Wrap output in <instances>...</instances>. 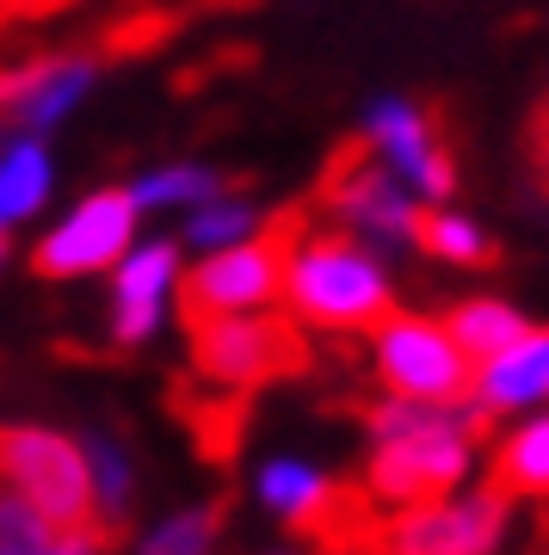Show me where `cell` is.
<instances>
[{"instance_id": "obj_1", "label": "cell", "mask_w": 549, "mask_h": 555, "mask_svg": "<svg viewBox=\"0 0 549 555\" xmlns=\"http://www.w3.org/2000/svg\"><path fill=\"white\" fill-rule=\"evenodd\" d=\"M482 433L488 414L475 401H408V396H383L365 414V494L376 506H426L438 494L470 488L475 456H482Z\"/></svg>"}, {"instance_id": "obj_2", "label": "cell", "mask_w": 549, "mask_h": 555, "mask_svg": "<svg viewBox=\"0 0 549 555\" xmlns=\"http://www.w3.org/2000/svg\"><path fill=\"white\" fill-rule=\"evenodd\" d=\"M284 309L321 334H371L383 315H395L390 266L353 229H303L284 272Z\"/></svg>"}, {"instance_id": "obj_3", "label": "cell", "mask_w": 549, "mask_h": 555, "mask_svg": "<svg viewBox=\"0 0 549 555\" xmlns=\"http://www.w3.org/2000/svg\"><path fill=\"white\" fill-rule=\"evenodd\" d=\"M192 327V371L210 389H266L309 364L303 321L278 309H247V315H204Z\"/></svg>"}, {"instance_id": "obj_4", "label": "cell", "mask_w": 549, "mask_h": 555, "mask_svg": "<svg viewBox=\"0 0 549 555\" xmlns=\"http://www.w3.org/2000/svg\"><path fill=\"white\" fill-rule=\"evenodd\" d=\"M296 235H303V217H296V210H284V217H272L259 235L204 254L192 272H186V284H179L186 321L247 315V309H278V302H284V272H291Z\"/></svg>"}, {"instance_id": "obj_5", "label": "cell", "mask_w": 549, "mask_h": 555, "mask_svg": "<svg viewBox=\"0 0 549 555\" xmlns=\"http://www.w3.org/2000/svg\"><path fill=\"white\" fill-rule=\"evenodd\" d=\"M371 371L383 396L408 401H470L475 358L457 346V334L432 315H383L371 327Z\"/></svg>"}, {"instance_id": "obj_6", "label": "cell", "mask_w": 549, "mask_h": 555, "mask_svg": "<svg viewBox=\"0 0 549 555\" xmlns=\"http://www.w3.org/2000/svg\"><path fill=\"white\" fill-rule=\"evenodd\" d=\"M0 481L68 531L93 525V469H87L80 433H56L38 420L0 426Z\"/></svg>"}, {"instance_id": "obj_7", "label": "cell", "mask_w": 549, "mask_h": 555, "mask_svg": "<svg viewBox=\"0 0 549 555\" xmlns=\"http://www.w3.org/2000/svg\"><path fill=\"white\" fill-rule=\"evenodd\" d=\"M321 204H328L353 235L371 241V247H420V217H426V210L413 204V185L376 155L371 142H353V149H334V155H328Z\"/></svg>"}, {"instance_id": "obj_8", "label": "cell", "mask_w": 549, "mask_h": 555, "mask_svg": "<svg viewBox=\"0 0 549 555\" xmlns=\"http://www.w3.org/2000/svg\"><path fill=\"white\" fill-rule=\"evenodd\" d=\"M512 531V494H500L494 481L482 488H457L426 506H401L390 513L383 531V555H500Z\"/></svg>"}, {"instance_id": "obj_9", "label": "cell", "mask_w": 549, "mask_h": 555, "mask_svg": "<svg viewBox=\"0 0 549 555\" xmlns=\"http://www.w3.org/2000/svg\"><path fill=\"white\" fill-rule=\"evenodd\" d=\"M137 217H142V204L130 198V185L87 192V198H80L75 210H68V217H62L38 247H31V272L56 278V284L112 272V266L137 247Z\"/></svg>"}, {"instance_id": "obj_10", "label": "cell", "mask_w": 549, "mask_h": 555, "mask_svg": "<svg viewBox=\"0 0 549 555\" xmlns=\"http://www.w3.org/2000/svg\"><path fill=\"white\" fill-rule=\"evenodd\" d=\"M365 142L408 179L420 198H451L457 167L445 155L438 130H432V118L413 100H371L365 105Z\"/></svg>"}, {"instance_id": "obj_11", "label": "cell", "mask_w": 549, "mask_h": 555, "mask_svg": "<svg viewBox=\"0 0 549 555\" xmlns=\"http://www.w3.org/2000/svg\"><path fill=\"white\" fill-rule=\"evenodd\" d=\"M174 291H179V247L174 241H137L112 266V339L149 346L161 334V315H167Z\"/></svg>"}, {"instance_id": "obj_12", "label": "cell", "mask_w": 549, "mask_h": 555, "mask_svg": "<svg viewBox=\"0 0 549 555\" xmlns=\"http://www.w3.org/2000/svg\"><path fill=\"white\" fill-rule=\"evenodd\" d=\"M470 401L488 420H512L531 408H549V327H525L507 352H494L475 364Z\"/></svg>"}, {"instance_id": "obj_13", "label": "cell", "mask_w": 549, "mask_h": 555, "mask_svg": "<svg viewBox=\"0 0 549 555\" xmlns=\"http://www.w3.org/2000/svg\"><path fill=\"white\" fill-rule=\"evenodd\" d=\"M254 494L278 525H296V531H303V525H321V518L334 513L340 488H334L328 469H315L303 456H266L254 469Z\"/></svg>"}, {"instance_id": "obj_14", "label": "cell", "mask_w": 549, "mask_h": 555, "mask_svg": "<svg viewBox=\"0 0 549 555\" xmlns=\"http://www.w3.org/2000/svg\"><path fill=\"white\" fill-rule=\"evenodd\" d=\"M80 451H87V469H93V525L105 537H118L130 518H137V456L124 444L118 433H105V426H87L80 433Z\"/></svg>"}, {"instance_id": "obj_15", "label": "cell", "mask_w": 549, "mask_h": 555, "mask_svg": "<svg viewBox=\"0 0 549 555\" xmlns=\"http://www.w3.org/2000/svg\"><path fill=\"white\" fill-rule=\"evenodd\" d=\"M112 537L99 525H56L13 488H0V555H105Z\"/></svg>"}, {"instance_id": "obj_16", "label": "cell", "mask_w": 549, "mask_h": 555, "mask_svg": "<svg viewBox=\"0 0 549 555\" xmlns=\"http://www.w3.org/2000/svg\"><path fill=\"white\" fill-rule=\"evenodd\" d=\"M488 481L512 500H549V414H525L494 438Z\"/></svg>"}, {"instance_id": "obj_17", "label": "cell", "mask_w": 549, "mask_h": 555, "mask_svg": "<svg viewBox=\"0 0 549 555\" xmlns=\"http://www.w3.org/2000/svg\"><path fill=\"white\" fill-rule=\"evenodd\" d=\"M50 179H56V167H50V149L38 137L0 142V229H20L38 217L50 198Z\"/></svg>"}, {"instance_id": "obj_18", "label": "cell", "mask_w": 549, "mask_h": 555, "mask_svg": "<svg viewBox=\"0 0 549 555\" xmlns=\"http://www.w3.org/2000/svg\"><path fill=\"white\" fill-rule=\"evenodd\" d=\"M216 543H222V506L216 500H192V506L161 513L130 543V555H216Z\"/></svg>"}, {"instance_id": "obj_19", "label": "cell", "mask_w": 549, "mask_h": 555, "mask_svg": "<svg viewBox=\"0 0 549 555\" xmlns=\"http://www.w3.org/2000/svg\"><path fill=\"white\" fill-rule=\"evenodd\" d=\"M445 327H451L457 346L482 364V358L507 352V346L525 334L531 321H525V309H512L507 297H470V302H457L451 315H445Z\"/></svg>"}, {"instance_id": "obj_20", "label": "cell", "mask_w": 549, "mask_h": 555, "mask_svg": "<svg viewBox=\"0 0 549 555\" xmlns=\"http://www.w3.org/2000/svg\"><path fill=\"white\" fill-rule=\"evenodd\" d=\"M229 192V179L216 173V167H197V160H179V167H155V173H142L130 185V198L142 210H197V204H210Z\"/></svg>"}, {"instance_id": "obj_21", "label": "cell", "mask_w": 549, "mask_h": 555, "mask_svg": "<svg viewBox=\"0 0 549 555\" xmlns=\"http://www.w3.org/2000/svg\"><path fill=\"white\" fill-rule=\"evenodd\" d=\"M420 254L445 259V266H494L500 247H494V235L482 222L457 217V210H426L420 217Z\"/></svg>"}, {"instance_id": "obj_22", "label": "cell", "mask_w": 549, "mask_h": 555, "mask_svg": "<svg viewBox=\"0 0 549 555\" xmlns=\"http://www.w3.org/2000/svg\"><path fill=\"white\" fill-rule=\"evenodd\" d=\"M259 229H266L259 204L235 198V192H222V198L197 204L192 217H186V247H197V254H216V247H235V241L259 235Z\"/></svg>"}, {"instance_id": "obj_23", "label": "cell", "mask_w": 549, "mask_h": 555, "mask_svg": "<svg viewBox=\"0 0 549 555\" xmlns=\"http://www.w3.org/2000/svg\"><path fill=\"white\" fill-rule=\"evenodd\" d=\"M531 160H537V173H544V185H549V105L531 118Z\"/></svg>"}, {"instance_id": "obj_24", "label": "cell", "mask_w": 549, "mask_h": 555, "mask_svg": "<svg viewBox=\"0 0 549 555\" xmlns=\"http://www.w3.org/2000/svg\"><path fill=\"white\" fill-rule=\"evenodd\" d=\"M0 266H7V229H0Z\"/></svg>"}, {"instance_id": "obj_25", "label": "cell", "mask_w": 549, "mask_h": 555, "mask_svg": "<svg viewBox=\"0 0 549 555\" xmlns=\"http://www.w3.org/2000/svg\"><path fill=\"white\" fill-rule=\"evenodd\" d=\"M272 555H309V550H272Z\"/></svg>"}, {"instance_id": "obj_26", "label": "cell", "mask_w": 549, "mask_h": 555, "mask_svg": "<svg viewBox=\"0 0 549 555\" xmlns=\"http://www.w3.org/2000/svg\"><path fill=\"white\" fill-rule=\"evenodd\" d=\"M0 488H7V481H0Z\"/></svg>"}]
</instances>
